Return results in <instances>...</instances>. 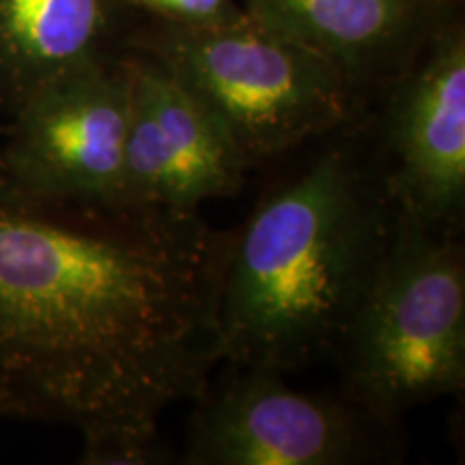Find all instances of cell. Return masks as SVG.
<instances>
[{"label": "cell", "mask_w": 465, "mask_h": 465, "mask_svg": "<svg viewBox=\"0 0 465 465\" xmlns=\"http://www.w3.org/2000/svg\"><path fill=\"white\" fill-rule=\"evenodd\" d=\"M223 250L201 212L48 201L0 171V418L74 427L86 465L171 461L160 418L220 362Z\"/></svg>", "instance_id": "6da1fadb"}, {"label": "cell", "mask_w": 465, "mask_h": 465, "mask_svg": "<svg viewBox=\"0 0 465 465\" xmlns=\"http://www.w3.org/2000/svg\"><path fill=\"white\" fill-rule=\"evenodd\" d=\"M380 168L334 143L224 232L220 362L289 373L341 347L391 243Z\"/></svg>", "instance_id": "7a4b0ae2"}, {"label": "cell", "mask_w": 465, "mask_h": 465, "mask_svg": "<svg viewBox=\"0 0 465 465\" xmlns=\"http://www.w3.org/2000/svg\"><path fill=\"white\" fill-rule=\"evenodd\" d=\"M455 231L397 212L342 336L345 397L386 429L465 386V259Z\"/></svg>", "instance_id": "3957f363"}, {"label": "cell", "mask_w": 465, "mask_h": 465, "mask_svg": "<svg viewBox=\"0 0 465 465\" xmlns=\"http://www.w3.org/2000/svg\"><path fill=\"white\" fill-rule=\"evenodd\" d=\"M125 48L153 56L205 104L250 168L332 136L353 114L356 89L332 61L246 11L216 26L153 20Z\"/></svg>", "instance_id": "277c9868"}, {"label": "cell", "mask_w": 465, "mask_h": 465, "mask_svg": "<svg viewBox=\"0 0 465 465\" xmlns=\"http://www.w3.org/2000/svg\"><path fill=\"white\" fill-rule=\"evenodd\" d=\"M124 52L58 75L0 130V171L17 188L75 205H124Z\"/></svg>", "instance_id": "5b68a950"}, {"label": "cell", "mask_w": 465, "mask_h": 465, "mask_svg": "<svg viewBox=\"0 0 465 465\" xmlns=\"http://www.w3.org/2000/svg\"><path fill=\"white\" fill-rule=\"evenodd\" d=\"M196 401L188 465L362 463L386 429L345 394L298 391L272 369H242Z\"/></svg>", "instance_id": "8992f818"}, {"label": "cell", "mask_w": 465, "mask_h": 465, "mask_svg": "<svg viewBox=\"0 0 465 465\" xmlns=\"http://www.w3.org/2000/svg\"><path fill=\"white\" fill-rule=\"evenodd\" d=\"M381 182L397 212L457 229L465 205V31L444 20L388 80Z\"/></svg>", "instance_id": "52a82bcc"}, {"label": "cell", "mask_w": 465, "mask_h": 465, "mask_svg": "<svg viewBox=\"0 0 465 465\" xmlns=\"http://www.w3.org/2000/svg\"><path fill=\"white\" fill-rule=\"evenodd\" d=\"M124 63V205L201 212L203 203L235 196L250 166L218 116L153 56L125 48Z\"/></svg>", "instance_id": "ba28073f"}, {"label": "cell", "mask_w": 465, "mask_h": 465, "mask_svg": "<svg viewBox=\"0 0 465 465\" xmlns=\"http://www.w3.org/2000/svg\"><path fill=\"white\" fill-rule=\"evenodd\" d=\"M243 11L332 61L353 89L391 80L440 25L433 0H243Z\"/></svg>", "instance_id": "9c48e42d"}, {"label": "cell", "mask_w": 465, "mask_h": 465, "mask_svg": "<svg viewBox=\"0 0 465 465\" xmlns=\"http://www.w3.org/2000/svg\"><path fill=\"white\" fill-rule=\"evenodd\" d=\"M130 15L121 0H0V116L58 75L124 52Z\"/></svg>", "instance_id": "30bf717a"}, {"label": "cell", "mask_w": 465, "mask_h": 465, "mask_svg": "<svg viewBox=\"0 0 465 465\" xmlns=\"http://www.w3.org/2000/svg\"><path fill=\"white\" fill-rule=\"evenodd\" d=\"M132 14L177 26H216L240 20L243 7L235 0H121Z\"/></svg>", "instance_id": "8fae6325"}, {"label": "cell", "mask_w": 465, "mask_h": 465, "mask_svg": "<svg viewBox=\"0 0 465 465\" xmlns=\"http://www.w3.org/2000/svg\"><path fill=\"white\" fill-rule=\"evenodd\" d=\"M433 3H438V5H450L452 0H433Z\"/></svg>", "instance_id": "7c38bea8"}]
</instances>
